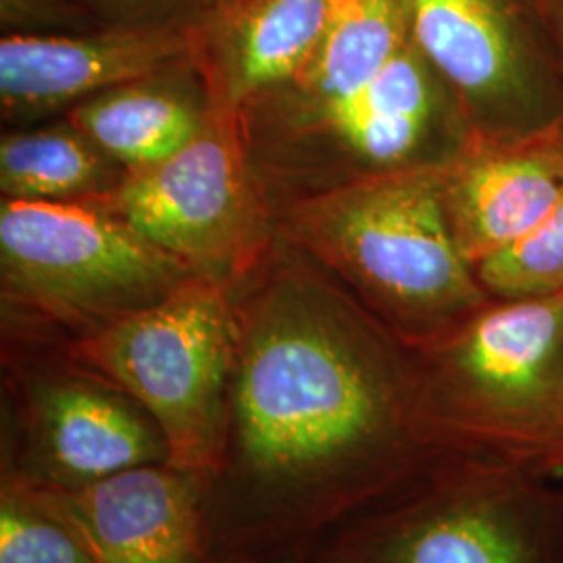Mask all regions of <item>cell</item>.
Returning a JSON list of instances; mask_svg holds the SVG:
<instances>
[{
	"mask_svg": "<svg viewBox=\"0 0 563 563\" xmlns=\"http://www.w3.org/2000/svg\"><path fill=\"white\" fill-rule=\"evenodd\" d=\"M220 462L205 484L211 563H313L444 455L413 349L322 267H272L236 297Z\"/></svg>",
	"mask_w": 563,
	"mask_h": 563,
	"instance_id": "cell-1",
	"label": "cell"
},
{
	"mask_svg": "<svg viewBox=\"0 0 563 563\" xmlns=\"http://www.w3.org/2000/svg\"><path fill=\"white\" fill-rule=\"evenodd\" d=\"M295 246L407 346L441 339L490 297L444 213L441 167H416L297 197Z\"/></svg>",
	"mask_w": 563,
	"mask_h": 563,
	"instance_id": "cell-2",
	"label": "cell"
},
{
	"mask_svg": "<svg viewBox=\"0 0 563 563\" xmlns=\"http://www.w3.org/2000/svg\"><path fill=\"white\" fill-rule=\"evenodd\" d=\"M413 355L423 420L443 453L544 470L562 372L563 290L490 299Z\"/></svg>",
	"mask_w": 563,
	"mask_h": 563,
	"instance_id": "cell-3",
	"label": "cell"
},
{
	"mask_svg": "<svg viewBox=\"0 0 563 563\" xmlns=\"http://www.w3.org/2000/svg\"><path fill=\"white\" fill-rule=\"evenodd\" d=\"M532 463L444 453L313 563H563V486Z\"/></svg>",
	"mask_w": 563,
	"mask_h": 563,
	"instance_id": "cell-4",
	"label": "cell"
},
{
	"mask_svg": "<svg viewBox=\"0 0 563 563\" xmlns=\"http://www.w3.org/2000/svg\"><path fill=\"white\" fill-rule=\"evenodd\" d=\"M236 342L232 284L192 276L63 351L139 402L159 426L169 463L207 484L222 453Z\"/></svg>",
	"mask_w": 563,
	"mask_h": 563,
	"instance_id": "cell-5",
	"label": "cell"
},
{
	"mask_svg": "<svg viewBox=\"0 0 563 563\" xmlns=\"http://www.w3.org/2000/svg\"><path fill=\"white\" fill-rule=\"evenodd\" d=\"M2 305L65 341L141 311L197 276L92 202L0 205Z\"/></svg>",
	"mask_w": 563,
	"mask_h": 563,
	"instance_id": "cell-6",
	"label": "cell"
},
{
	"mask_svg": "<svg viewBox=\"0 0 563 563\" xmlns=\"http://www.w3.org/2000/svg\"><path fill=\"white\" fill-rule=\"evenodd\" d=\"M249 104L278 109L280 136L269 142L276 151L269 163L278 159L290 178L307 184L302 195L388 172L443 167L470 139L460 104L411 41L376 78L341 99Z\"/></svg>",
	"mask_w": 563,
	"mask_h": 563,
	"instance_id": "cell-7",
	"label": "cell"
},
{
	"mask_svg": "<svg viewBox=\"0 0 563 563\" xmlns=\"http://www.w3.org/2000/svg\"><path fill=\"white\" fill-rule=\"evenodd\" d=\"M86 202L128 223L192 274L225 284L257 265L265 241L260 178L241 111L213 97L201 132L176 155L128 172L115 188Z\"/></svg>",
	"mask_w": 563,
	"mask_h": 563,
	"instance_id": "cell-8",
	"label": "cell"
},
{
	"mask_svg": "<svg viewBox=\"0 0 563 563\" xmlns=\"http://www.w3.org/2000/svg\"><path fill=\"white\" fill-rule=\"evenodd\" d=\"M405 11L470 134L518 139L562 125V65L541 0H405Z\"/></svg>",
	"mask_w": 563,
	"mask_h": 563,
	"instance_id": "cell-9",
	"label": "cell"
},
{
	"mask_svg": "<svg viewBox=\"0 0 563 563\" xmlns=\"http://www.w3.org/2000/svg\"><path fill=\"white\" fill-rule=\"evenodd\" d=\"M2 478L69 490L139 465L169 463L159 426L139 402L69 360L21 367Z\"/></svg>",
	"mask_w": 563,
	"mask_h": 563,
	"instance_id": "cell-10",
	"label": "cell"
},
{
	"mask_svg": "<svg viewBox=\"0 0 563 563\" xmlns=\"http://www.w3.org/2000/svg\"><path fill=\"white\" fill-rule=\"evenodd\" d=\"M20 486L67 523L97 563H211L205 484L172 463L69 490Z\"/></svg>",
	"mask_w": 563,
	"mask_h": 563,
	"instance_id": "cell-11",
	"label": "cell"
},
{
	"mask_svg": "<svg viewBox=\"0 0 563 563\" xmlns=\"http://www.w3.org/2000/svg\"><path fill=\"white\" fill-rule=\"evenodd\" d=\"M199 25H99L78 34L2 36L0 102L9 120L76 107L128 81L197 60Z\"/></svg>",
	"mask_w": 563,
	"mask_h": 563,
	"instance_id": "cell-12",
	"label": "cell"
},
{
	"mask_svg": "<svg viewBox=\"0 0 563 563\" xmlns=\"http://www.w3.org/2000/svg\"><path fill=\"white\" fill-rule=\"evenodd\" d=\"M451 232L472 267L534 230L563 199V123L518 139L474 136L441 167Z\"/></svg>",
	"mask_w": 563,
	"mask_h": 563,
	"instance_id": "cell-13",
	"label": "cell"
},
{
	"mask_svg": "<svg viewBox=\"0 0 563 563\" xmlns=\"http://www.w3.org/2000/svg\"><path fill=\"white\" fill-rule=\"evenodd\" d=\"M330 0H223L199 25L197 65L216 101L244 104L297 80L313 57Z\"/></svg>",
	"mask_w": 563,
	"mask_h": 563,
	"instance_id": "cell-14",
	"label": "cell"
},
{
	"mask_svg": "<svg viewBox=\"0 0 563 563\" xmlns=\"http://www.w3.org/2000/svg\"><path fill=\"white\" fill-rule=\"evenodd\" d=\"M197 60L128 81L69 109L67 120L97 142L125 172H141L169 159L205 125L211 95Z\"/></svg>",
	"mask_w": 563,
	"mask_h": 563,
	"instance_id": "cell-15",
	"label": "cell"
},
{
	"mask_svg": "<svg viewBox=\"0 0 563 563\" xmlns=\"http://www.w3.org/2000/svg\"><path fill=\"white\" fill-rule=\"evenodd\" d=\"M409 41L405 0H330L322 38L301 76L251 102L297 107L341 99L376 78Z\"/></svg>",
	"mask_w": 563,
	"mask_h": 563,
	"instance_id": "cell-16",
	"label": "cell"
},
{
	"mask_svg": "<svg viewBox=\"0 0 563 563\" xmlns=\"http://www.w3.org/2000/svg\"><path fill=\"white\" fill-rule=\"evenodd\" d=\"M128 172L78 125L21 130L0 141L2 199L78 202L115 188Z\"/></svg>",
	"mask_w": 563,
	"mask_h": 563,
	"instance_id": "cell-17",
	"label": "cell"
},
{
	"mask_svg": "<svg viewBox=\"0 0 563 563\" xmlns=\"http://www.w3.org/2000/svg\"><path fill=\"white\" fill-rule=\"evenodd\" d=\"M490 299H534L563 290V199L523 239L474 267Z\"/></svg>",
	"mask_w": 563,
	"mask_h": 563,
	"instance_id": "cell-18",
	"label": "cell"
},
{
	"mask_svg": "<svg viewBox=\"0 0 563 563\" xmlns=\"http://www.w3.org/2000/svg\"><path fill=\"white\" fill-rule=\"evenodd\" d=\"M0 563H97L80 537L20 484L0 486Z\"/></svg>",
	"mask_w": 563,
	"mask_h": 563,
	"instance_id": "cell-19",
	"label": "cell"
},
{
	"mask_svg": "<svg viewBox=\"0 0 563 563\" xmlns=\"http://www.w3.org/2000/svg\"><path fill=\"white\" fill-rule=\"evenodd\" d=\"M4 36L78 34L101 23L80 0H0Z\"/></svg>",
	"mask_w": 563,
	"mask_h": 563,
	"instance_id": "cell-20",
	"label": "cell"
},
{
	"mask_svg": "<svg viewBox=\"0 0 563 563\" xmlns=\"http://www.w3.org/2000/svg\"><path fill=\"white\" fill-rule=\"evenodd\" d=\"M101 25H201L223 0H80Z\"/></svg>",
	"mask_w": 563,
	"mask_h": 563,
	"instance_id": "cell-21",
	"label": "cell"
},
{
	"mask_svg": "<svg viewBox=\"0 0 563 563\" xmlns=\"http://www.w3.org/2000/svg\"><path fill=\"white\" fill-rule=\"evenodd\" d=\"M544 470L553 476L563 474V360L562 372H560V384H558V397H555V409H553V432H551V446L544 462Z\"/></svg>",
	"mask_w": 563,
	"mask_h": 563,
	"instance_id": "cell-22",
	"label": "cell"
},
{
	"mask_svg": "<svg viewBox=\"0 0 563 563\" xmlns=\"http://www.w3.org/2000/svg\"><path fill=\"white\" fill-rule=\"evenodd\" d=\"M541 9H543L549 34L555 44L563 74V0H541Z\"/></svg>",
	"mask_w": 563,
	"mask_h": 563,
	"instance_id": "cell-23",
	"label": "cell"
}]
</instances>
